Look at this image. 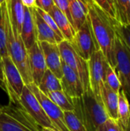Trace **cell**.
<instances>
[{"label":"cell","instance_id":"12","mask_svg":"<svg viewBox=\"0 0 130 131\" xmlns=\"http://www.w3.org/2000/svg\"><path fill=\"white\" fill-rule=\"evenodd\" d=\"M62 71L63 74L60 79L62 91L70 98L80 97L84 90L78 75L63 61Z\"/></svg>","mask_w":130,"mask_h":131},{"label":"cell","instance_id":"7","mask_svg":"<svg viewBox=\"0 0 130 131\" xmlns=\"http://www.w3.org/2000/svg\"><path fill=\"white\" fill-rule=\"evenodd\" d=\"M108 62L100 50L96 51L88 61L90 88L95 97L102 102L101 91L104 84L105 70Z\"/></svg>","mask_w":130,"mask_h":131},{"label":"cell","instance_id":"9","mask_svg":"<svg viewBox=\"0 0 130 131\" xmlns=\"http://www.w3.org/2000/svg\"><path fill=\"white\" fill-rule=\"evenodd\" d=\"M19 101L26 111L36 121V123L41 127L54 129L49 118L47 117L41 104L30 91V89L25 85L21 94L19 97Z\"/></svg>","mask_w":130,"mask_h":131},{"label":"cell","instance_id":"1","mask_svg":"<svg viewBox=\"0 0 130 131\" xmlns=\"http://www.w3.org/2000/svg\"><path fill=\"white\" fill-rule=\"evenodd\" d=\"M95 38L108 64L115 68V39L117 21L107 14L93 0H85Z\"/></svg>","mask_w":130,"mask_h":131},{"label":"cell","instance_id":"22","mask_svg":"<svg viewBox=\"0 0 130 131\" xmlns=\"http://www.w3.org/2000/svg\"><path fill=\"white\" fill-rule=\"evenodd\" d=\"M47 97L63 112L74 111V108L72 103V98L68 97L63 91H55L51 92Z\"/></svg>","mask_w":130,"mask_h":131},{"label":"cell","instance_id":"25","mask_svg":"<svg viewBox=\"0 0 130 131\" xmlns=\"http://www.w3.org/2000/svg\"><path fill=\"white\" fill-rule=\"evenodd\" d=\"M104 82L113 91L119 94L120 91L121 90V83L115 71V69L113 67H111L109 64H107L106 67Z\"/></svg>","mask_w":130,"mask_h":131},{"label":"cell","instance_id":"29","mask_svg":"<svg viewBox=\"0 0 130 131\" xmlns=\"http://www.w3.org/2000/svg\"><path fill=\"white\" fill-rule=\"evenodd\" d=\"M116 31L130 50V25H122L117 21L116 24Z\"/></svg>","mask_w":130,"mask_h":131},{"label":"cell","instance_id":"15","mask_svg":"<svg viewBox=\"0 0 130 131\" xmlns=\"http://www.w3.org/2000/svg\"><path fill=\"white\" fill-rule=\"evenodd\" d=\"M21 37L28 50L37 41L33 8L25 6V15L21 29Z\"/></svg>","mask_w":130,"mask_h":131},{"label":"cell","instance_id":"4","mask_svg":"<svg viewBox=\"0 0 130 131\" xmlns=\"http://www.w3.org/2000/svg\"><path fill=\"white\" fill-rule=\"evenodd\" d=\"M62 61L70 67L79 77L84 91L90 88L88 61L83 59L66 40L58 44Z\"/></svg>","mask_w":130,"mask_h":131},{"label":"cell","instance_id":"39","mask_svg":"<svg viewBox=\"0 0 130 131\" xmlns=\"http://www.w3.org/2000/svg\"><path fill=\"white\" fill-rule=\"evenodd\" d=\"M6 0H0V5L2 4V3H3V2H5Z\"/></svg>","mask_w":130,"mask_h":131},{"label":"cell","instance_id":"28","mask_svg":"<svg viewBox=\"0 0 130 131\" xmlns=\"http://www.w3.org/2000/svg\"><path fill=\"white\" fill-rule=\"evenodd\" d=\"M107 14L117 21L114 0H93Z\"/></svg>","mask_w":130,"mask_h":131},{"label":"cell","instance_id":"40","mask_svg":"<svg viewBox=\"0 0 130 131\" xmlns=\"http://www.w3.org/2000/svg\"><path fill=\"white\" fill-rule=\"evenodd\" d=\"M2 106L0 105V113H2Z\"/></svg>","mask_w":130,"mask_h":131},{"label":"cell","instance_id":"33","mask_svg":"<svg viewBox=\"0 0 130 131\" xmlns=\"http://www.w3.org/2000/svg\"><path fill=\"white\" fill-rule=\"evenodd\" d=\"M54 5L53 0H36V7L46 12H49Z\"/></svg>","mask_w":130,"mask_h":131},{"label":"cell","instance_id":"35","mask_svg":"<svg viewBox=\"0 0 130 131\" xmlns=\"http://www.w3.org/2000/svg\"><path fill=\"white\" fill-rule=\"evenodd\" d=\"M0 81L5 86V81H4V74H3V63H2V57L0 54Z\"/></svg>","mask_w":130,"mask_h":131},{"label":"cell","instance_id":"38","mask_svg":"<svg viewBox=\"0 0 130 131\" xmlns=\"http://www.w3.org/2000/svg\"><path fill=\"white\" fill-rule=\"evenodd\" d=\"M0 87L2 88V89H3V90L5 91V86L2 84V82H1V81H0Z\"/></svg>","mask_w":130,"mask_h":131},{"label":"cell","instance_id":"6","mask_svg":"<svg viewBox=\"0 0 130 131\" xmlns=\"http://www.w3.org/2000/svg\"><path fill=\"white\" fill-rule=\"evenodd\" d=\"M70 43L75 51L83 59L87 61L96 51L100 50L93 32L88 15L84 24L75 32V35Z\"/></svg>","mask_w":130,"mask_h":131},{"label":"cell","instance_id":"26","mask_svg":"<svg viewBox=\"0 0 130 131\" xmlns=\"http://www.w3.org/2000/svg\"><path fill=\"white\" fill-rule=\"evenodd\" d=\"M0 54L2 58L8 56L4 15V2L0 5Z\"/></svg>","mask_w":130,"mask_h":131},{"label":"cell","instance_id":"16","mask_svg":"<svg viewBox=\"0 0 130 131\" xmlns=\"http://www.w3.org/2000/svg\"><path fill=\"white\" fill-rule=\"evenodd\" d=\"M72 25L75 32L85 21L88 10L85 0H67Z\"/></svg>","mask_w":130,"mask_h":131},{"label":"cell","instance_id":"3","mask_svg":"<svg viewBox=\"0 0 130 131\" xmlns=\"http://www.w3.org/2000/svg\"><path fill=\"white\" fill-rule=\"evenodd\" d=\"M74 111L87 131H97L109 117L103 104L93 93L90 88L78 97L72 98Z\"/></svg>","mask_w":130,"mask_h":131},{"label":"cell","instance_id":"10","mask_svg":"<svg viewBox=\"0 0 130 131\" xmlns=\"http://www.w3.org/2000/svg\"><path fill=\"white\" fill-rule=\"evenodd\" d=\"M2 63L5 92H11L19 98L25 85L22 77L9 56L3 57Z\"/></svg>","mask_w":130,"mask_h":131},{"label":"cell","instance_id":"27","mask_svg":"<svg viewBox=\"0 0 130 131\" xmlns=\"http://www.w3.org/2000/svg\"><path fill=\"white\" fill-rule=\"evenodd\" d=\"M64 121L70 131H87L82 122L75 114L74 111L64 112Z\"/></svg>","mask_w":130,"mask_h":131},{"label":"cell","instance_id":"31","mask_svg":"<svg viewBox=\"0 0 130 131\" xmlns=\"http://www.w3.org/2000/svg\"><path fill=\"white\" fill-rule=\"evenodd\" d=\"M97 131H123V130L117 121L108 118L99 127Z\"/></svg>","mask_w":130,"mask_h":131},{"label":"cell","instance_id":"36","mask_svg":"<svg viewBox=\"0 0 130 131\" xmlns=\"http://www.w3.org/2000/svg\"><path fill=\"white\" fill-rule=\"evenodd\" d=\"M42 131H57L54 129L52 128H46V127H42Z\"/></svg>","mask_w":130,"mask_h":131},{"label":"cell","instance_id":"18","mask_svg":"<svg viewBox=\"0 0 130 131\" xmlns=\"http://www.w3.org/2000/svg\"><path fill=\"white\" fill-rule=\"evenodd\" d=\"M101 100L109 117L118 121V94L105 82L101 91Z\"/></svg>","mask_w":130,"mask_h":131},{"label":"cell","instance_id":"17","mask_svg":"<svg viewBox=\"0 0 130 131\" xmlns=\"http://www.w3.org/2000/svg\"><path fill=\"white\" fill-rule=\"evenodd\" d=\"M48 13L51 15V17L54 20L64 40L70 42L75 35V31L72 24L67 18V16L55 5L53 6V8L51 9V11Z\"/></svg>","mask_w":130,"mask_h":131},{"label":"cell","instance_id":"32","mask_svg":"<svg viewBox=\"0 0 130 131\" xmlns=\"http://www.w3.org/2000/svg\"><path fill=\"white\" fill-rule=\"evenodd\" d=\"M53 2L54 3V5L57 8H59L62 12H64V14L67 16V18L69 19V21L72 24V20H71V17L70 15V12H69L68 1L67 0H53Z\"/></svg>","mask_w":130,"mask_h":131},{"label":"cell","instance_id":"41","mask_svg":"<svg viewBox=\"0 0 130 131\" xmlns=\"http://www.w3.org/2000/svg\"><path fill=\"white\" fill-rule=\"evenodd\" d=\"M129 1H130V0H129Z\"/></svg>","mask_w":130,"mask_h":131},{"label":"cell","instance_id":"21","mask_svg":"<svg viewBox=\"0 0 130 131\" xmlns=\"http://www.w3.org/2000/svg\"><path fill=\"white\" fill-rule=\"evenodd\" d=\"M38 88L39 91L46 96H48L51 92L55 91H62L60 79H58L48 69H47L44 72Z\"/></svg>","mask_w":130,"mask_h":131},{"label":"cell","instance_id":"5","mask_svg":"<svg viewBox=\"0 0 130 131\" xmlns=\"http://www.w3.org/2000/svg\"><path fill=\"white\" fill-rule=\"evenodd\" d=\"M114 51L116 58L114 69L121 83V89L130 100V50L118 34L115 39Z\"/></svg>","mask_w":130,"mask_h":131},{"label":"cell","instance_id":"24","mask_svg":"<svg viewBox=\"0 0 130 131\" xmlns=\"http://www.w3.org/2000/svg\"><path fill=\"white\" fill-rule=\"evenodd\" d=\"M117 21L122 25H130V1L114 0Z\"/></svg>","mask_w":130,"mask_h":131},{"label":"cell","instance_id":"23","mask_svg":"<svg viewBox=\"0 0 130 131\" xmlns=\"http://www.w3.org/2000/svg\"><path fill=\"white\" fill-rule=\"evenodd\" d=\"M0 131H31L7 114L0 113Z\"/></svg>","mask_w":130,"mask_h":131},{"label":"cell","instance_id":"14","mask_svg":"<svg viewBox=\"0 0 130 131\" xmlns=\"http://www.w3.org/2000/svg\"><path fill=\"white\" fill-rule=\"evenodd\" d=\"M34 9V19L35 25V32H36V39L38 42H48L50 44H57L64 41L60 36H58L44 21L41 16L38 12L36 7L33 8Z\"/></svg>","mask_w":130,"mask_h":131},{"label":"cell","instance_id":"11","mask_svg":"<svg viewBox=\"0 0 130 131\" xmlns=\"http://www.w3.org/2000/svg\"><path fill=\"white\" fill-rule=\"evenodd\" d=\"M28 53L33 84L38 86L44 72L48 69L39 42L36 41L28 50Z\"/></svg>","mask_w":130,"mask_h":131},{"label":"cell","instance_id":"34","mask_svg":"<svg viewBox=\"0 0 130 131\" xmlns=\"http://www.w3.org/2000/svg\"><path fill=\"white\" fill-rule=\"evenodd\" d=\"M24 5L28 8L36 7V0H21Z\"/></svg>","mask_w":130,"mask_h":131},{"label":"cell","instance_id":"20","mask_svg":"<svg viewBox=\"0 0 130 131\" xmlns=\"http://www.w3.org/2000/svg\"><path fill=\"white\" fill-rule=\"evenodd\" d=\"M130 118L129 101L123 89L118 94V122L123 131L128 127Z\"/></svg>","mask_w":130,"mask_h":131},{"label":"cell","instance_id":"8","mask_svg":"<svg viewBox=\"0 0 130 131\" xmlns=\"http://www.w3.org/2000/svg\"><path fill=\"white\" fill-rule=\"evenodd\" d=\"M27 87L34 94V96L41 104L47 117L49 118L54 129L57 131H70L65 124L64 112L56 104H54L46 95L41 92L38 86L31 83L27 85Z\"/></svg>","mask_w":130,"mask_h":131},{"label":"cell","instance_id":"30","mask_svg":"<svg viewBox=\"0 0 130 131\" xmlns=\"http://www.w3.org/2000/svg\"><path fill=\"white\" fill-rule=\"evenodd\" d=\"M36 9H37L38 12L39 13V15L41 16V18L44 19V21L48 25V26H49V27H50V28H51L57 35H58V36H60L61 38H63V39L64 40V37H63L61 32L60 30L58 29V28H57V25H56L54 20L53 18L51 17V15L49 13H48V12H44V11H43V10L38 8H37V7H36Z\"/></svg>","mask_w":130,"mask_h":131},{"label":"cell","instance_id":"19","mask_svg":"<svg viewBox=\"0 0 130 131\" xmlns=\"http://www.w3.org/2000/svg\"><path fill=\"white\" fill-rule=\"evenodd\" d=\"M8 14L11 23L21 34L25 15V5L21 0H6Z\"/></svg>","mask_w":130,"mask_h":131},{"label":"cell","instance_id":"13","mask_svg":"<svg viewBox=\"0 0 130 131\" xmlns=\"http://www.w3.org/2000/svg\"><path fill=\"white\" fill-rule=\"evenodd\" d=\"M44 54L47 68L50 70L58 79H61L63 74L62 59L57 44H50L48 42H39Z\"/></svg>","mask_w":130,"mask_h":131},{"label":"cell","instance_id":"2","mask_svg":"<svg viewBox=\"0 0 130 131\" xmlns=\"http://www.w3.org/2000/svg\"><path fill=\"white\" fill-rule=\"evenodd\" d=\"M4 15L8 56L20 72L25 84L28 85L33 83V81L29 65L28 49L21 39V34L9 18L6 1L4 2Z\"/></svg>","mask_w":130,"mask_h":131},{"label":"cell","instance_id":"37","mask_svg":"<svg viewBox=\"0 0 130 131\" xmlns=\"http://www.w3.org/2000/svg\"><path fill=\"white\" fill-rule=\"evenodd\" d=\"M125 131H130V118L129 121V124H128V127H127V128L126 129V130Z\"/></svg>","mask_w":130,"mask_h":131}]
</instances>
